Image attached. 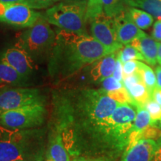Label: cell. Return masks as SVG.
<instances>
[{
	"instance_id": "6da1fadb",
	"label": "cell",
	"mask_w": 161,
	"mask_h": 161,
	"mask_svg": "<svg viewBox=\"0 0 161 161\" xmlns=\"http://www.w3.org/2000/svg\"><path fill=\"white\" fill-rule=\"evenodd\" d=\"M53 48L54 61L69 75L111 54L86 33L77 34L60 29L56 32Z\"/></svg>"
},
{
	"instance_id": "7a4b0ae2",
	"label": "cell",
	"mask_w": 161,
	"mask_h": 161,
	"mask_svg": "<svg viewBox=\"0 0 161 161\" xmlns=\"http://www.w3.org/2000/svg\"><path fill=\"white\" fill-rule=\"evenodd\" d=\"M136 106L120 104L105 122L98 125L93 133H97L108 143L119 150L125 149L129 143L134 129L136 112Z\"/></svg>"
},
{
	"instance_id": "3957f363",
	"label": "cell",
	"mask_w": 161,
	"mask_h": 161,
	"mask_svg": "<svg viewBox=\"0 0 161 161\" xmlns=\"http://www.w3.org/2000/svg\"><path fill=\"white\" fill-rule=\"evenodd\" d=\"M119 104L102 89L81 90L77 102L81 121L93 130L105 122Z\"/></svg>"
},
{
	"instance_id": "277c9868",
	"label": "cell",
	"mask_w": 161,
	"mask_h": 161,
	"mask_svg": "<svg viewBox=\"0 0 161 161\" xmlns=\"http://www.w3.org/2000/svg\"><path fill=\"white\" fill-rule=\"evenodd\" d=\"M87 3L61 2L50 7L44 18L60 29L77 34H86Z\"/></svg>"
},
{
	"instance_id": "5b68a950",
	"label": "cell",
	"mask_w": 161,
	"mask_h": 161,
	"mask_svg": "<svg viewBox=\"0 0 161 161\" xmlns=\"http://www.w3.org/2000/svg\"><path fill=\"white\" fill-rule=\"evenodd\" d=\"M55 38L56 33L42 15L22 35L17 46L23 48L30 55H40L54 47Z\"/></svg>"
},
{
	"instance_id": "8992f818",
	"label": "cell",
	"mask_w": 161,
	"mask_h": 161,
	"mask_svg": "<svg viewBox=\"0 0 161 161\" xmlns=\"http://www.w3.org/2000/svg\"><path fill=\"white\" fill-rule=\"evenodd\" d=\"M43 104H33L0 114V124L9 129L21 130L40 125L46 117Z\"/></svg>"
},
{
	"instance_id": "52a82bcc",
	"label": "cell",
	"mask_w": 161,
	"mask_h": 161,
	"mask_svg": "<svg viewBox=\"0 0 161 161\" xmlns=\"http://www.w3.org/2000/svg\"><path fill=\"white\" fill-rule=\"evenodd\" d=\"M25 133L0 124V161H28V139Z\"/></svg>"
},
{
	"instance_id": "ba28073f",
	"label": "cell",
	"mask_w": 161,
	"mask_h": 161,
	"mask_svg": "<svg viewBox=\"0 0 161 161\" xmlns=\"http://www.w3.org/2000/svg\"><path fill=\"white\" fill-rule=\"evenodd\" d=\"M42 14L23 3L0 2V22L22 28L35 25Z\"/></svg>"
},
{
	"instance_id": "9c48e42d",
	"label": "cell",
	"mask_w": 161,
	"mask_h": 161,
	"mask_svg": "<svg viewBox=\"0 0 161 161\" xmlns=\"http://www.w3.org/2000/svg\"><path fill=\"white\" fill-rule=\"evenodd\" d=\"M33 104H43L40 91L31 88L0 90V111L14 110Z\"/></svg>"
},
{
	"instance_id": "30bf717a",
	"label": "cell",
	"mask_w": 161,
	"mask_h": 161,
	"mask_svg": "<svg viewBox=\"0 0 161 161\" xmlns=\"http://www.w3.org/2000/svg\"><path fill=\"white\" fill-rule=\"evenodd\" d=\"M90 31L93 37L102 43L110 53L118 52L122 48V44L118 40L114 28V20L102 14L98 17L91 19Z\"/></svg>"
},
{
	"instance_id": "8fae6325",
	"label": "cell",
	"mask_w": 161,
	"mask_h": 161,
	"mask_svg": "<svg viewBox=\"0 0 161 161\" xmlns=\"http://www.w3.org/2000/svg\"><path fill=\"white\" fill-rule=\"evenodd\" d=\"M158 143L150 139H139L128 144L121 161H153Z\"/></svg>"
},
{
	"instance_id": "7c38bea8",
	"label": "cell",
	"mask_w": 161,
	"mask_h": 161,
	"mask_svg": "<svg viewBox=\"0 0 161 161\" xmlns=\"http://www.w3.org/2000/svg\"><path fill=\"white\" fill-rule=\"evenodd\" d=\"M0 60L13 67L23 78L27 77L34 69V62L31 55L19 46L6 50L2 55Z\"/></svg>"
},
{
	"instance_id": "4fadbf2b",
	"label": "cell",
	"mask_w": 161,
	"mask_h": 161,
	"mask_svg": "<svg viewBox=\"0 0 161 161\" xmlns=\"http://www.w3.org/2000/svg\"><path fill=\"white\" fill-rule=\"evenodd\" d=\"M113 20L118 40L122 45L130 44L134 39L146 34L134 23L128 9L113 18Z\"/></svg>"
},
{
	"instance_id": "5bb4252c",
	"label": "cell",
	"mask_w": 161,
	"mask_h": 161,
	"mask_svg": "<svg viewBox=\"0 0 161 161\" xmlns=\"http://www.w3.org/2000/svg\"><path fill=\"white\" fill-rule=\"evenodd\" d=\"M122 84L132 99L135 102L136 105L144 107L148 101L152 99V95L145 85L140 70L133 75L123 78Z\"/></svg>"
},
{
	"instance_id": "9a60e30c",
	"label": "cell",
	"mask_w": 161,
	"mask_h": 161,
	"mask_svg": "<svg viewBox=\"0 0 161 161\" xmlns=\"http://www.w3.org/2000/svg\"><path fill=\"white\" fill-rule=\"evenodd\" d=\"M130 45L136 48L143 56L145 61L152 66L158 63V42L146 34L134 39Z\"/></svg>"
},
{
	"instance_id": "2e32d148",
	"label": "cell",
	"mask_w": 161,
	"mask_h": 161,
	"mask_svg": "<svg viewBox=\"0 0 161 161\" xmlns=\"http://www.w3.org/2000/svg\"><path fill=\"white\" fill-rule=\"evenodd\" d=\"M116 52L109 54L93 63L90 74L94 81L102 82L105 78L113 75L117 59Z\"/></svg>"
},
{
	"instance_id": "e0dca14e",
	"label": "cell",
	"mask_w": 161,
	"mask_h": 161,
	"mask_svg": "<svg viewBox=\"0 0 161 161\" xmlns=\"http://www.w3.org/2000/svg\"><path fill=\"white\" fill-rule=\"evenodd\" d=\"M46 161H70L67 149L60 135H56L50 141Z\"/></svg>"
},
{
	"instance_id": "ac0fdd59",
	"label": "cell",
	"mask_w": 161,
	"mask_h": 161,
	"mask_svg": "<svg viewBox=\"0 0 161 161\" xmlns=\"http://www.w3.org/2000/svg\"><path fill=\"white\" fill-rule=\"evenodd\" d=\"M23 78L17 70L0 60V88L19 83Z\"/></svg>"
},
{
	"instance_id": "d6986e66",
	"label": "cell",
	"mask_w": 161,
	"mask_h": 161,
	"mask_svg": "<svg viewBox=\"0 0 161 161\" xmlns=\"http://www.w3.org/2000/svg\"><path fill=\"white\" fill-rule=\"evenodd\" d=\"M129 6L143 10L161 20V0H129Z\"/></svg>"
},
{
	"instance_id": "ffe728a7",
	"label": "cell",
	"mask_w": 161,
	"mask_h": 161,
	"mask_svg": "<svg viewBox=\"0 0 161 161\" xmlns=\"http://www.w3.org/2000/svg\"><path fill=\"white\" fill-rule=\"evenodd\" d=\"M128 11L134 23L140 29H148L153 24V16L148 12L134 7H130Z\"/></svg>"
},
{
	"instance_id": "44dd1931",
	"label": "cell",
	"mask_w": 161,
	"mask_h": 161,
	"mask_svg": "<svg viewBox=\"0 0 161 161\" xmlns=\"http://www.w3.org/2000/svg\"><path fill=\"white\" fill-rule=\"evenodd\" d=\"M104 13L110 18L126 11L127 6H129V0H102Z\"/></svg>"
},
{
	"instance_id": "7402d4cb",
	"label": "cell",
	"mask_w": 161,
	"mask_h": 161,
	"mask_svg": "<svg viewBox=\"0 0 161 161\" xmlns=\"http://www.w3.org/2000/svg\"><path fill=\"white\" fill-rule=\"evenodd\" d=\"M136 115L134 119V129L132 132L139 133L152 124L151 116L144 107L136 105Z\"/></svg>"
},
{
	"instance_id": "603a6c76",
	"label": "cell",
	"mask_w": 161,
	"mask_h": 161,
	"mask_svg": "<svg viewBox=\"0 0 161 161\" xmlns=\"http://www.w3.org/2000/svg\"><path fill=\"white\" fill-rule=\"evenodd\" d=\"M139 70H140V72L142 78V80H143L147 90L152 95L153 90H154V87L157 86V78L155 73L153 71L152 68L146 65L145 64L142 63V62H140V66Z\"/></svg>"
},
{
	"instance_id": "cb8c5ba5",
	"label": "cell",
	"mask_w": 161,
	"mask_h": 161,
	"mask_svg": "<svg viewBox=\"0 0 161 161\" xmlns=\"http://www.w3.org/2000/svg\"><path fill=\"white\" fill-rule=\"evenodd\" d=\"M117 58L122 62V64L133 60H140L145 61L143 56L140 53V52L130 44L125 45L124 48H122L120 50H119Z\"/></svg>"
},
{
	"instance_id": "d4e9b609",
	"label": "cell",
	"mask_w": 161,
	"mask_h": 161,
	"mask_svg": "<svg viewBox=\"0 0 161 161\" xmlns=\"http://www.w3.org/2000/svg\"><path fill=\"white\" fill-rule=\"evenodd\" d=\"M106 93L108 94L110 98H112L113 99L119 103L130 104L136 106L135 102H134V101L132 99V98L130 97L128 90H126V88L125 87V86L120 88V89L119 90H114V91L106 92Z\"/></svg>"
},
{
	"instance_id": "484cf974",
	"label": "cell",
	"mask_w": 161,
	"mask_h": 161,
	"mask_svg": "<svg viewBox=\"0 0 161 161\" xmlns=\"http://www.w3.org/2000/svg\"><path fill=\"white\" fill-rule=\"evenodd\" d=\"M104 13L103 6L102 0H87V16L88 19H92Z\"/></svg>"
},
{
	"instance_id": "4316f807",
	"label": "cell",
	"mask_w": 161,
	"mask_h": 161,
	"mask_svg": "<svg viewBox=\"0 0 161 161\" xmlns=\"http://www.w3.org/2000/svg\"><path fill=\"white\" fill-rule=\"evenodd\" d=\"M144 108L149 113L152 124L159 121L161 122V106L160 104H158L152 98L145 104Z\"/></svg>"
},
{
	"instance_id": "83f0119b",
	"label": "cell",
	"mask_w": 161,
	"mask_h": 161,
	"mask_svg": "<svg viewBox=\"0 0 161 161\" xmlns=\"http://www.w3.org/2000/svg\"><path fill=\"white\" fill-rule=\"evenodd\" d=\"M124 85L122 82L119 81L114 76H110L102 81V90L105 92L114 91L123 87Z\"/></svg>"
},
{
	"instance_id": "f1b7e54d",
	"label": "cell",
	"mask_w": 161,
	"mask_h": 161,
	"mask_svg": "<svg viewBox=\"0 0 161 161\" xmlns=\"http://www.w3.org/2000/svg\"><path fill=\"white\" fill-rule=\"evenodd\" d=\"M140 66V61L136 60H129L122 64V69H123V78L129 76L136 73L139 71Z\"/></svg>"
},
{
	"instance_id": "f546056e",
	"label": "cell",
	"mask_w": 161,
	"mask_h": 161,
	"mask_svg": "<svg viewBox=\"0 0 161 161\" xmlns=\"http://www.w3.org/2000/svg\"><path fill=\"white\" fill-rule=\"evenodd\" d=\"M60 0H28L29 6L33 9H45L52 7Z\"/></svg>"
},
{
	"instance_id": "4dcf8cb0",
	"label": "cell",
	"mask_w": 161,
	"mask_h": 161,
	"mask_svg": "<svg viewBox=\"0 0 161 161\" xmlns=\"http://www.w3.org/2000/svg\"><path fill=\"white\" fill-rule=\"evenodd\" d=\"M113 76L116 78L119 81L122 82L123 80V69H122V63L120 61L119 59L117 58L116 59V63L115 69H114V73H113Z\"/></svg>"
},
{
	"instance_id": "1f68e13d",
	"label": "cell",
	"mask_w": 161,
	"mask_h": 161,
	"mask_svg": "<svg viewBox=\"0 0 161 161\" xmlns=\"http://www.w3.org/2000/svg\"><path fill=\"white\" fill-rule=\"evenodd\" d=\"M152 37L157 41H161V20L158 19L155 22L152 31Z\"/></svg>"
},
{
	"instance_id": "d6a6232c",
	"label": "cell",
	"mask_w": 161,
	"mask_h": 161,
	"mask_svg": "<svg viewBox=\"0 0 161 161\" xmlns=\"http://www.w3.org/2000/svg\"><path fill=\"white\" fill-rule=\"evenodd\" d=\"M152 98L161 106V88L158 87V86L154 87L152 94Z\"/></svg>"
},
{
	"instance_id": "836d02e7",
	"label": "cell",
	"mask_w": 161,
	"mask_h": 161,
	"mask_svg": "<svg viewBox=\"0 0 161 161\" xmlns=\"http://www.w3.org/2000/svg\"><path fill=\"white\" fill-rule=\"evenodd\" d=\"M73 161H111L109 159L107 158H80L74 160Z\"/></svg>"
},
{
	"instance_id": "e575fe53",
	"label": "cell",
	"mask_w": 161,
	"mask_h": 161,
	"mask_svg": "<svg viewBox=\"0 0 161 161\" xmlns=\"http://www.w3.org/2000/svg\"><path fill=\"white\" fill-rule=\"evenodd\" d=\"M156 78H157V86L161 88V66L156 68Z\"/></svg>"
},
{
	"instance_id": "d590c367",
	"label": "cell",
	"mask_w": 161,
	"mask_h": 161,
	"mask_svg": "<svg viewBox=\"0 0 161 161\" xmlns=\"http://www.w3.org/2000/svg\"><path fill=\"white\" fill-rule=\"evenodd\" d=\"M158 148L154 154V158L153 159V161H161V142H158Z\"/></svg>"
},
{
	"instance_id": "8d00e7d4",
	"label": "cell",
	"mask_w": 161,
	"mask_h": 161,
	"mask_svg": "<svg viewBox=\"0 0 161 161\" xmlns=\"http://www.w3.org/2000/svg\"><path fill=\"white\" fill-rule=\"evenodd\" d=\"M0 2H2V3H23V4H25V5L29 6V2H28V0H0Z\"/></svg>"
},
{
	"instance_id": "74e56055",
	"label": "cell",
	"mask_w": 161,
	"mask_h": 161,
	"mask_svg": "<svg viewBox=\"0 0 161 161\" xmlns=\"http://www.w3.org/2000/svg\"><path fill=\"white\" fill-rule=\"evenodd\" d=\"M158 62L161 66V43H158Z\"/></svg>"
},
{
	"instance_id": "f35d334b",
	"label": "cell",
	"mask_w": 161,
	"mask_h": 161,
	"mask_svg": "<svg viewBox=\"0 0 161 161\" xmlns=\"http://www.w3.org/2000/svg\"><path fill=\"white\" fill-rule=\"evenodd\" d=\"M62 2H68V3H87V0H61Z\"/></svg>"
},
{
	"instance_id": "ab89813d",
	"label": "cell",
	"mask_w": 161,
	"mask_h": 161,
	"mask_svg": "<svg viewBox=\"0 0 161 161\" xmlns=\"http://www.w3.org/2000/svg\"><path fill=\"white\" fill-rule=\"evenodd\" d=\"M1 113H2V112H1V111H0V114H1Z\"/></svg>"
}]
</instances>
